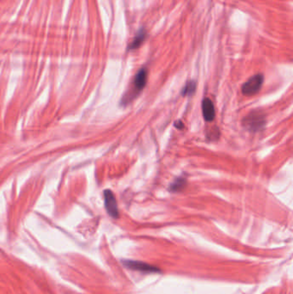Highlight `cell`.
<instances>
[{
  "label": "cell",
  "mask_w": 293,
  "mask_h": 294,
  "mask_svg": "<svg viewBox=\"0 0 293 294\" xmlns=\"http://www.w3.org/2000/svg\"><path fill=\"white\" fill-rule=\"evenodd\" d=\"M147 77H148V72L146 68H141L139 72H137L134 80H133V84H132L133 88L131 90V92L126 94L125 97L122 98L123 104H126L129 103L133 97H136L137 95L143 90L146 84Z\"/></svg>",
  "instance_id": "1"
},
{
  "label": "cell",
  "mask_w": 293,
  "mask_h": 294,
  "mask_svg": "<svg viewBox=\"0 0 293 294\" xmlns=\"http://www.w3.org/2000/svg\"><path fill=\"white\" fill-rule=\"evenodd\" d=\"M243 125L250 131H260L266 125L264 115L258 112H251L250 115L243 119Z\"/></svg>",
  "instance_id": "2"
},
{
  "label": "cell",
  "mask_w": 293,
  "mask_h": 294,
  "mask_svg": "<svg viewBox=\"0 0 293 294\" xmlns=\"http://www.w3.org/2000/svg\"><path fill=\"white\" fill-rule=\"evenodd\" d=\"M264 81V77L262 74H256L243 84L242 92L245 96H253L261 90L262 84Z\"/></svg>",
  "instance_id": "3"
},
{
  "label": "cell",
  "mask_w": 293,
  "mask_h": 294,
  "mask_svg": "<svg viewBox=\"0 0 293 294\" xmlns=\"http://www.w3.org/2000/svg\"><path fill=\"white\" fill-rule=\"evenodd\" d=\"M104 203L107 213L114 219L119 217L118 206L115 200V194L111 190L104 191Z\"/></svg>",
  "instance_id": "4"
},
{
  "label": "cell",
  "mask_w": 293,
  "mask_h": 294,
  "mask_svg": "<svg viewBox=\"0 0 293 294\" xmlns=\"http://www.w3.org/2000/svg\"><path fill=\"white\" fill-rule=\"evenodd\" d=\"M123 264L126 267L127 269H132V270H136L142 273H157L160 272L157 267L148 264L146 262H138V261H131L127 260L123 262Z\"/></svg>",
  "instance_id": "5"
},
{
  "label": "cell",
  "mask_w": 293,
  "mask_h": 294,
  "mask_svg": "<svg viewBox=\"0 0 293 294\" xmlns=\"http://www.w3.org/2000/svg\"><path fill=\"white\" fill-rule=\"evenodd\" d=\"M202 112L207 122H211L215 118V108L213 103L209 98H205L202 102Z\"/></svg>",
  "instance_id": "6"
},
{
  "label": "cell",
  "mask_w": 293,
  "mask_h": 294,
  "mask_svg": "<svg viewBox=\"0 0 293 294\" xmlns=\"http://www.w3.org/2000/svg\"><path fill=\"white\" fill-rule=\"evenodd\" d=\"M146 38V29H140L138 33L136 34L135 37L132 40V42L129 45L128 49L129 50H133V49H137L141 46V44L143 43L144 41Z\"/></svg>",
  "instance_id": "7"
},
{
  "label": "cell",
  "mask_w": 293,
  "mask_h": 294,
  "mask_svg": "<svg viewBox=\"0 0 293 294\" xmlns=\"http://www.w3.org/2000/svg\"><path fill=\"white\" fill-rule=\"evenodd\" d=\"M186 185L187 180L183 177H179L169 186V190L173 193H177V192L183 190Z\"/></svg>",
  "instance_id": "8"
},
{
  "label": "cell",
  "mask_w": 293,
  "mask_h": 294,
  "mask_svg": "<svg viewBox=\"0 0 293 294\" xmlns=\"http://www.w3.org/2000/svg\"><path fill=\"white\" fill-rule=\"evenodd\" d=\"M195 90H196V83L195 81H189L187 83L186 85L182 90V95L183 97L192 96L195 92Z\"/></svg>",
  "instance_id": "9"
},
{
  "label": "cell",
  "mask_w": 293,
  "mask_h": 294,
  "mask_svg": "<svg viewBox=\"0 0 293 294\" xmlns=\"http://www.w3.org/2000/svg\"><path fill=\"white\" fill-rule=\"evenodd\" d=\"M175 127H176V128H178V129H183V126H184V125H183V122H181V121H177V122H175Z\"/></svg>",
  "instance_id": "10"
}]
</instances>
